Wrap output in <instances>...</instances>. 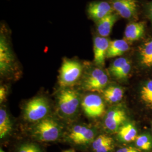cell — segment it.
<instances>
[{
	"label": "cell",
	"instance_id": "obj_1",
	"mask_svg": "<svg viewBox=\"0 0 152 152\" xmlns=\"http://www.w3.org/2000/svg\"><path fill=\"white\" fill-rule=\"evenodd\" d=\"M61 133V127L56 120L47 117L36 124L32 129V136L39 141L51 142L58 140Z\"/></svg>",
	"mask_w": 152,
	"mask_h": 152
},
{
	"label": "cell",
	"instance_id": "obj_2",
	"mask_svg": "<svg viewBox=\"0 0 152 152\" xmlns=\"http://www.w3.org/2000/svg\"><path fill=\"white\" fill-rule=\"evenodd\" d=\"M2 28L0 36V73L3 77L10 76L16 71V59L7 34Z\"/></svg>",
	"mask_w": 152,
	"mask_h": 152
},
{
	"label": "cell",
	"instance_id": "obj_3",
	"mask_svg": "<svg viewBox=\"0 0 152 152\" xmlns=\"http://www.w3.org/2000/svg\"><path fill=\"white\" fill-rule=\"evenodd\" d=\"M57 101L60 113L65 117L74 116L81 104L80 94L69 87L63 88L60 90L57 96Z\"/></svg>",
	"mask_w": 152,
	"mask_h": 152
},
{
	"label": "cell",
	"instance_id": "obj_4",
	"mask_svg": "<svg viewBox=\"0 0 152 152\" xmlns=\"http://www.w3.org/2000/svg\"><path fill=\"white\" fill-rule=\"evenodd\" d=\"M50 111L48 100L43 96H36L30 99L24 105L23 116L28 122L37 123L48 117Z\"/></svg>",
	"mask_w": 152,
	"mask_h": 152
},
{
	"label": "cell",
	"instance_id": "obj_5",
	"mask_svg": "<svg viewBox=\"0 0 152 152\" xmlns=\"http://www.w3.org/2000/svg\"><path fill=\"white\" fill-rule=\"evenodd\" d=\"M83 66L77 60L64 59L60 67L59 83L63 88L70 87L80 80L82 74Z\"/></svg>",
	"mask_w": 152,
	"mask_h": 152
},
{
	"label": "cell",
	"instance_id": "obj_6",
	"mask_svg": "<svg viewBox=\"0 0 152 152\" xmlns=\"http://www.w3.org/2000/svg\"><path fill=\"white\" fill-rule=\"evenodd\" d=\"M109 81L107 73L100 68H92L86 72L82 82V87L87 91H103Z\"/></svg>",
	"mask_w": 152,
	"mask_h": 152
},
{
	"label": "cell",
	"instance_id": "obj_7",
	"mask_svg": "<svg viewBox=\"0 0 152 152\" xmlns=\"http://www.w3.org/2000/svg\"><path fill=\"white\" fill-rule=\"evenodd\" d=\"M81 105L85 114L89 118H96L105 112L103 100L96 94H87L82 100Z\"/></svg>",
	"mask_w": 152,
	"mask_h": 152
},
{
	"label": "cell",
	"instance_id": "obj_8",
	"mask_svg": "<svg viewBox=\"0 0 152 152\" xmlns=\"http://www.w3.org/2000/svg\"><path fill=\"white\" fill-rule=\"evenodd\" d=\"M95 137V132L92 127L83 124L73 126L68 135L69 140L78 145H85L92 142Z\"/></svg>",
	"mask_w": 152,
	"mask_h": 152
},
{
	"label": "cell",
	"instance_id": "obj_9",
	"mask_svg": "<svg viewBox=\"0 0 152 152\" xmlns=\"http://www.w3.org/2000/svg\"><path fill=\"white\" fill-rule=\"evenodd\" d=\"M127 119L125 110L120 107H115L109 110L104 118V126L110 131H118Z\"/></svg>",
	"mask_w": 152,
	"mask_h": 152
},
{
	"label": "cell",
	"instance_id": "obj_10",
	"mask_svg": "<svg viewBox=\"0 0 152 152\" xmlns=\"http://www.w3.org/2000/svg\"><path fill=\"white\" fill-rule=\"evenodd\" d=\"M87 14L95 22L113 13V7L105 1H95L90 3L87 7Z\"/></svg>",
	"mask_w": 152,
	"mask_h": 152
},
{
	"label": "cell",
	"instance_id": "obj_11",
	"mask_svg": "<svg viewBox=\"0 0 152 152\" xmlns=\"http://www.w3.org/2000/svg\"><path fill=\"white\" fill-rule=\"evenodd\" d=\"M110 41L107 37L96 36L94 38V63L99 67L103 66L107 58Z\"/></svg>",
	"mask_w": 152,
	"mask_h": 152
},
{
	"label": "cell",
	"instance_id": "obj_12",
	"mask_svg": "<svg viewBox=\"0 0 152 152\" xmlns=\"http://www.w3.org/2000/svg\"><path fill=\"white\" fill-rule=\"evenodd\" d=\"M112 6L113 10L124 19H129L136 14L137 5L135 0H114Z\"/></svg>",
	"mask_w": 152,
	"mask_h": 152
},
{
	"label": "cell",
	"instance_id": "obj_13",
	"mask_svg": "<svg viewBox=\"0 0 152 152\" xmlns=\"http://www.w3.org/2000/svg\"><path fill=\"white\" fill-rule=\"evenodd\" d=\"M145 24L143 22H133L127 25L125 28V39L128 42L137 41L143 36Z\"/></svg>",
	"mask_w": 152,
	"mask_h": 152
},
{
	"label": "cell",
	"instance_id": "obj_14",
	"mask_svg": "<svg viewBox=\"0 0 152 152\" xmlns=\"http://www.w3.org/2000/svg\"><path fill=\"white\" fill-rule=\"evenodd\" d=\"M118 20L117 14L112 13L97 22V31L100 36L107 37Z\"/></svg>",
	"mask_w": 152,
	"mask_h": 152
},
{
	"label": "cell",
	"instance_id": "obj_15",
	"mask_svg": "<svg viewBox=\"0 0 152 152\" xmlns=\"http://www.w3.org/2000/svg\"><path fill=\"white\" fill-rule=\"evenodd\" d=\"M130 49L129 42L125 39H114L110 41L107 58H112L124 54Z\"/></svg>",
	"mask_w": 152,
	"mask_h": 152
},
{
	"label": "cell",
	"instance_id": "obj_16",
	"mask_svg": "<svg viewBox=\"0 0 152 152\" xmlns=\"http://www.w3.org/2000/svg\"><path fill=\"white\" fill-rule=\"evenodd\" d=\"M92 148L94 152H110L113 148V140L107 135H100L92 141Z\"/></svg>",
	"mask_w": 152,
	"mask_h": 152
},
{
	"label": "cell",
	"instance_id": "obj_17",
	"mask_svg": "<svg viewBox=\"0 0 152 152\" xmlns=\"http://www.w3.org/2000/svg\"><path fill=\"white\" fill-rule=\"evenodd\" d=\"M117 136L120 141L125 142L135 141L137 136L136 127L130 123L124 124L117 131Z\"/></svg>",
	"mask_w": 152,
	"mask_h": 152
},
{
	"label": "cell",
	"instance_id": "obj_18",
	"mask_svg": "<svg viewBox=\"0 0 152 152\" xmlns=\"http://www.w3.org/2000/svg\"><path fill=\"white\" fill-rule=\"evenodd\" d=\"M12 129V123L10 115L5 109H0V138L3 139L9 136Z\"/></svg>",
	"mask_w": 152,
	"mask_h": 152
},
{
	"label": "cell",
	"instance_id": "obj_19",
	"mask_svg": "<svg viewBox=\"0 0 152 152\" xmlns=\"http://www.w3.org/2000/svg\"><path fill=\"white\" fill-rule=\"evenodd\" d=\"M104 99L109 103H116L120 102L124 96V90L117 86H110L103 90Z\"/></svg>",
	"mask_w": 152,
	"mask_h": 152
},
{
	"label": "cell",
	"instance_id": "obj_20",
	"mask_svg": "<svg viewBox=\"0 0 152 152\" xmlns=\"http://www.w3.org/2000/svg\"><path fill=\"white\" fill-rule=\"evenodd\" d=\"M139 52L141 64L147 67L152 66V39L141 46Z\"/></svg>",
	"mask_w": 152,
	"mask_h": 152
},
{
	"label": "cell",
	"instance_id": "obj_21",
	"mask_svg": "<svg viewBox=\"0 0 152 152\" xmlns=\"http://www.w3.org/2000/svg\"><path fill=\"white\" fill-rule=\"evenodd\" d=\"M135 144L136 147L141 151H148L152 148V138L147 135H140L137 136Z\"/></svg>",
	"mask_w": 152,
	"mask_h": 152
},
{
	"label": "cell",
	"instance_id": "obj_22",
	"mask_svg": "<svg viewBox=\"0 0 152 152\" xmlns=\"http://www.w3.org/2000/svg\"><path fill=\"white\" fill-rule=\"evenodd\" d=\"M141 100L148 105L152 107V80L146 83L140 91Z\"/></svg>",
	"mask_w": 152,
	"mask_h": 152
},
{
	"label": "cell",
	"instance_id": "obj_23",
	"mask_svg": "<svg viewBox=\"0 0 152 152\" xmlns=\"http://www.w3.org/2000/svg\"><path fill=\"white\" fill-rule=\"evenodd\" d=\"M130 61L126 58L121 57L114 60L109 68V71L113 76H115L120 72L125 65Z\"/></svg>",
	"mask_w": 152,
	"mask_h": 152
},
{
	"label": "cell",
	"instance_id": "obj_24",
	"mask_svg": "<svg viewBox=\"0 0 152 152\" xmlns=\"http://www.w3.org/2000/svg\"><path fill=\"white\" fill-rule=\"evenodd\" d=\"M17 152H42V151L38 145L32 142H27L19 146Z\"/></svg>",
	"mask_w": 152,
	"mask_h": 152
},
{
	"label": "cell",
	"instance_id": "obj_25",
	"mask_svg": "<svg viewBox=\"0 0 152 152\" xmlns=\"http://www.w3.org/2000/svg\"><path fill=\"white\" fill-rule=\"evenodd\" d=\"M131 71L130 61L128 62L125 66L115 76V78L118 80H124L129 75Z\"/></svg>",
	"mask_w": 152,
	"mask_h": 152
},
{
	"label": "cell",
	"instance_id": "obj_26",
	"mask_svg": "<svg viewBox=\"0 0 152 152\" xmlns=\"http://www.w3.org/2000/svg\"><path fill=\"white\" fill-rule=\"evenodd\" d=\"M116 152H142L137 148L132 147H123L118 149Z\"/></svg>",
	"mask_w": 152,
	"mask_h": 152
},
{
	"label": "cell",
	"instance_id": "obj_27",
	"mask_svg": "<svg viewBox=\"0 0 152 152\" xmlns=\"http://www.w3.org/2000/svg\"><path fill=\"white\" fill-rule=\"evenodd\" d=\"M7 94V88L5 86H1L0 87V103H2L6 99Z\"/></svg>",
	"mask_w": 152,
	"mask_h": 152
},
{
	"label": "cell",
	"instance_id": "obj_28",
	"mask_svg": "<svg viewBox=\"0 0 152 152\" xmlns=\"http://www.w3.org/2000/svg\"><path fill=\"white\" fill-rule=\"evenodd\" d=\"M149 15L152 22V2L149 8Z\"/></svg>",
	"mask_w": 152,
	"mask_h": 152
},
{
	"label": "cell",
	"instance_id": "obj_29",
	"mask_svg": "<svg viewBox=\"0 0 152 152\" xmlns=\"http://www.w3.org/2000/svg\"><path fill=\"white\" fill-rule=\"evenodd\" d=\"M63 152H75V151H74L73 150H71V149H69V150H66V151H63Z\"/></svg>",
	"mask_w": 152,
	"mask_h": 152
},
{
	"label": "cell",
	"instance_id": "obj_30",
	"mask_svg": "<svg viewBox=\"0 0 152 152\" xmlns=\"http://www.w3.org/2000/svg\"><path fill=\"white\" fill-rule=\"evenodd\" d=\"M0 152H5L4 150H2V149H1V150H0Z\"/></svg>",
	"mask_w": 152,
	"mask_h": 152
}]
</instances>
